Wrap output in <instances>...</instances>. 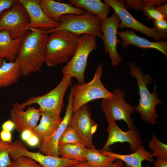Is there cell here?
<instances>
[{
    "label": "cell",
    "instance_id": "obj_5",
    "mask_svg": "<svg viewBox=\"0 0 167 167\" xmlns=\"http://www.w3.org/2000/svg\"><path fill=\"white\" fill-rule=\"evenodd\" d=\"M102 20L98 17L87 11L81 15H65L59 19L61 24L59 27L46 30L45 32L48 34L57 31L66 30L77 36L88 34L101 39L102 33L101 24Z\"/></svg>",
    "mask_w": 167,
    "mask_h": 167
},
{
    "label": "cell",
    "instance_id": "obj_40",
    "mask_svg": "<svg viewBox=\"0 0 167 167\" xmlns=\"http://www.w3.org/2000/svg\"><path fill=\"white\" fill-rule=\"evenodd\" d=\"M33 133V132L30 130H25L21 133V138L26 142L31 137Z\"/></svg>",
    "mask_w": 167,
    "mask_h": 167
},
{
    "label": "cell",
    "instance_id": "obj_24",
    "mask_svg": "<svg viewBox=\"0 0 167 167\" xmlns=\"http://www.w3.org/2000/svg\"><path fill=\"white\" fill-rule=\"evenodd\" d=\"M41 117L39 124L32 131L39 139L40 144L38 147L53 133L62 121L55 120L42 111Z\"/></svg>",
    "mask_w": 167,
    "mask_h": 167
},
{
    "label": "cell",
    "instance_id": "obj_6",
    "mask_svg": "<svg viewBox=\"0 0 167 167\" xmlns=\"http://www.w3.org/2000/svg\"><path fill=\"white\" fill-rule=\"evenodd\" d=\"M102 74V66L100 63L91 81L72 86L73 112L76 111L83 105L91 101L108 98L112 96V93L106 88L101 82V78Z\"/></svg>",
    "mask_w": 167,
    "mask_h": 167
},
{
    "label": "cell",
    "instance_id": "obj_22",
    "mask_svg": "<svg viewBox=\"0 0 167 167\" xmlns=\"http://www.w3.org/2000/svg\"><path fill=\"white\" fill-rule=\"evenodd\" d=\"M69 3L98 17L102 20L108 18L111 7L100 0H69Z\"/></svg>",
    "mask_w": 167,
    "mask_h": 167
},
{
    "label": "cell",
    "instance_id": "obj_30",
    "mask_svg": "<svg viewBox=\"0 0 167 167\" xmlns=\"http://www.w3.org/2000/svg\"><path fill=\"white\" fill-rule=\"evenodd\" d=\"M144 15L146 16L148 20H154L161 19H167L155 7L152 6H145L141 10Z\"/></svg>",
    "mask_w": 167,
    "mask_h": 167
},
{
    "label": "cell",
    "instance_id": "obj_32",
    "mask_svg": "<svg viewBox=\"0 0 167 167\" xmlns=\"http://www.w3.org/2000/svg\"><path fill=\"white\" fill-rule=\"evenodd\" d=\"M125 2L127 7L137 11H141L145 6L143 0H126Z\"/></svg>",
    "mask_w": 167,
    "mask_h": 167
},
{
    "label": "cell",
    "instance_id": "obj_21",
    "mask_svg": "<svg viewBox=\"0 0 167 167\" xmlns=\"http://www.w3.org/2000/svg\"><path fill=\"white\" fill-rule=\"evenodd\" d=\"M23 37L12 39L10 32L3 30L0 32V58L6 59L8 62L15 61L21 45Z\"/></svg>",
    "mask_w": 167,
    "mask_h": 167
},
{
    "label": "cell",
    "instance_id": "obj_16",
    "mask_svg": "<svg viewBox=\"0 0 167 167\" xmlns=\"http://www.w3.org/2000/svg\"><path fill=\"white\" fill-rule=\"evenodd\" d=\"M73 88L71 86L68 97V103L63 118L53 133L45 139L38 147L41 153L48 156H59L58 149L59 140L68 125L73 113L72 98Z\"/></svg>",
    "mask_w": 167,
    "mask_h": 167
},
{
    "label": "cell",
    "instance_id": "obj_35",
    "mask_svg": "<svg viewBox=\"0 0 167 167\" xmlns=\"http://www.w3.org/2000/svg\"><path fill=\"white\" fill-rule=\"evenodd\" d=\"M1 140L9 143H12V135L11 131L2 130L0 132Z\"/></svg>",
    "mask_w": 167,
    "mask_h": 167
},
{
    "label": "cell",
    "instance_id": "obj_29",
    "mask_svg": "<svg viewBox=\"0 0 167 167\" xmlns=\"http://www.w3.org/2000/svg\"><path fill=\"white\" fill-rule=\"evenodd\" d=\"M10 143L1 141L0 143V167H8L12 162L10 159Z\"/></svg>",
    "mask_w": 167,
    "mask_h": 167
},
{
    "label": "cell",
    "instance_id": "obj_27",
    "mask_svg": "<svg viewBox=\"0 0 167 167\" xmlns=\"http://www.w3.org/2000/svg\"><path fill=\"white\" fill-rule=\"evenodd\" d=\"M148 146L153 157L167 160V145L160 141L155 134L152 135Z\"/></svg>",
    "mask_w": 167,
    "mask_h": 167
},
{
    "label": "cell",
    "instance_id": "obj_8",
    "mask_svg": "<svg viewBox=\"0 0 167 167\" xmlns=\"http://www.w3.org/2000/svg\"><path fill=\"white\" fill-rule=\"evenodd\" d=\"M125 96L123 91L115 88L111 97L102 99L100 105L108 123L123 120L126 124L128 130H131L135 127L131 116L134 107L125 101Z\"/></svg>",
    "mask_w": 167,
    "mask_h": 167
},
{
    "label": "cell",
    "instance_id": "obj_20",
    "mask_svg": "<svg viewBox=\"0 0 167 167\" xmlns=\"http://www.w3.org/2000/svg\"><path fill=\"white\" fill-rule=\"evenodd\" d=\"M99 151L105 155L122 161L126 167H142L143 161H146L151 163L154 161L152 153L146 151L143 145L139 147L133 153L129 154H121L101 149Z\"/></svg>",
    "mask_w": 167,
    "mask_h": 167
},
{
    "label": "cell",
    "instance_id": "obj_38",
    "mask_svg": "<svg viewBox=\"0 0 167 167\" xmlns=\"http://www.w3.org/2000/svg\"><path fill=\"white\" fill-rule=\"evenodd\" d=\"M152 163L153 167H167V160L157 158Z\"/></svg>",
    "mask_w": 167,
    "mask_h": 167
},
{
    "label": "cell",
    "instance_id": "obj_25",
    "mask_svg": "<svg viewBox=\"0 0 167 167\" xmlns=\"http://www.w3.org/2000/svg\"><path fill=\"white\" fill-rule=\"evenodd\" d=\"M86 148L85 146L77 144H64L58 145V151L59 156L62 158L84 162L86 161Z\"/></svg>",
    "mask_w": 167,
    "mask_h": 167
},
{
    "label": "cell",
    "instance_id": "obj_45",
    "mask_svg": "<svg viewBox=\"0 0 167 167\" xmlns=\"http://www.w3.org/2000/svg\"><path fill=\"white\" fill-rule=\"evenodd\" d=\"M145 167H150L149 165L146 164Z\"/></svg>",
    "mask_w": 167,
    "mask_h": 167
},
{
    "label": "cell",
    "instance_id": "obj_13",
    "mask_svg": "<svg viewBox=\"0 0 167 167\" xmlns=\"http://www.w3.org/2000/svg\"><path fill=\"white\" fill-rule=\"evenodd\" d=\"M120 19L114 12L109 17L102 20L101 27L102 33V39L113 66H118L122 62V57L117 51V44L121 42L118 39L117 33Z\"/></svg>",
    "mask_w": 167,
    "mask_h": 167
},
{
    "label": "cell",
    "instance_id": "obj_37",
    "mask_svg": "<svg viewBox=\"0 0 167 167\" xmlns=\"http://www.w3.org/2000/svg\"><path fill=\"white\" fill-rule=\"evenodd\" d=\"M2 130L11 131L15 128L13 122L10 119L5 122L2 126Z\"/></svg>",
    "mask_w": 167,
    "mask_h": 167
},
{
    "label": "cell",
    "instance_id": "obj_12",
    "mask_svg": "<svg viewBox=\"0 0 167 167\" xmlns=\"http://www.w3.org/2000/svg\"><path fill=\"white\" fill-rule=\"evenodd\" d=\"M9 155L13 161L24 156L29 157L39 163L42 167H66L78 163L75 160L59 156L46 155L41 152L29 151L26 146L20 140L10 144Z\"/></svg>",
    "mask_w": 167,
    "mask_h": 167
},
{
    "label": "cell",
    "instance_id": "obj_43",
    "mask_svg": "<svg viewBox=\"0 0 167 167\" xmlns=\"http://www.w3.org/2000/svg\"><path fill=\"white\" fill-rule=\"evenodd\" d=\"M8 167H15V166L13 163V161H12L11 165Z\"/></svg>",
    "mask_w": 167,
    "mask_h": 167
},
{
    "label": "cell",
    "instance_id": "obj_11",
    "mask_svg": "<svg viewBox=\"0 0 167 167\" xmlns=\"http://www.w3.org/2000/svg\"><path fill=\"white\" fill-rule=\"evenodd\" d=\"M91 108L88 103L73 113L68 125L76 132L87 148L94 147L92 137L96 132L97 125L91 118Z\"/></svg>",
    "mask_w": 167,
    "mask_h": 167
},
{
    "label": "cell",
    "instance_id": "obj_14",
    "mask_svg": "<svg viewBox=\"0 0 167 167\" xmlns=\"http://www.w3.org/2000/svg\"><path fill=\"white\" fill-rule=\"evenodd\" d=\"M108 123L107 129L108 139L101 150L109 151V147L113 144L126 142L130 143L131 150L133 152L142 145V140L140 134L135 127L124 131L119 127L115 122L111 121Z\"/></svg>",
    "mask_w": 167,
    "mask_h": 167
},
{
    "label": "cell",
    "instance_id": "obj_39",
    "mask_svg": "<svg viewBox=\"0 0 167 167\" xmlns=\"http://www.w3.org/2000/svg\"><path fill=\"white\" fill-rule=\"evenodd\" d=\"M155 8L167 18V2L155 7Z\"/></svg>",
    "mask_w": 167,
    "mask_h": 167
},
{
    "label": "cell",
    "instance_id": "obj_42",
    "mask_svg": "<svg viewBox=\"0 0 167 167\" xmlns=\"http://www.w3.org/2000/svg\"><path fill=\"white\" fill-rule=\"evenodd\" d=\"M111 167H126V166L123 161L118 159L114 163Z\"/></svg>",
    "mask_w": 167,
    "mask_h": 167
},
{
    "label": "cell",
    "instance_id": "obj_44",
    "mask_svg": "<svg viewBox=\"0 0 167 167\" xmlns=\"http://www.w3.org/2000/svg\"><path fill=\"white\" fill-rule=\"evenodd\" d=\"M3 62V60L0 58V66L2 65Z\"/></svg>",
    "mask_w": 167,
    "mask_h": 167
},
{
    "label": "cell",
    "instance_id": "obj_46",
    "mask_svg": "<svg viewBox=\"0 0 167 167\" xmlns=\"http://www.w3.org/2000/svg\"><path fill=\"white\" fill-rule=\"evenodd\" d=\"M1 137H0V143L1 141Z\"/></svg>",
    "mask_w": 167,
    "mask_h": 167
},
{
    "label": "cell",
    "instance_id": "obj_33",
    "mask_svg": "<svg viewBox=\"0 0 167 167\" xmlns=\"http://www.w3.org/2000/svg\"><path fill=\"white\" fill-rule=\"evenodd\" d=\"M17 0H0V17L1 14L4 11L9 10L16 2Z\"/></svg>",
    "mask_w": 167,
    "mask_h": 167
},
{
    "label": "cell",
    "instance_id": "obj_10",
    "mask_svg": "<svg viewBox=\"0 0 167 167\" xmlns=\"http://www.w3.org/2000/svg\"><path fill=\"white\" fill-rule=\"evenodd\" d=\"M29 23V17L25 9L17 0L11 8L1 15L0 32L9 31L13 39L23 37L28 32L27 28Z\"/></svg>",
    "mask_w": 167,
    "mask_h": 167
},
{
    "label": "cell",
    "instance_id": "obj_17",
    "mask_svg": "<svg viewBox=\"0 0 167 167\" xmlns=\"http://www.w3.org/2000/svg\"><path fill=\"white\" fill-rule=\"evenodd\" d=\"M118 35L121 39V45L124 49L129 45H133L143 49H157L167 57V41L162 40L152 42L138 36L134 30H125L118 31Z\"/></svg>",
    "mask_w": 167,
    "mask_h": 167
},
{
    "label": "cell",
    "instance_id": "obj_26",
    "mask_svg": "<svg viewBox=\"0 0 167 167\" xmlns=\"http://www.w3.org/2000/svg\"><path fill=\"white\" fill-rule=\"evenodd\" d=\"M86 161L92 167H111L117 159L105 155L97 150L95 146L86 148Z\"/></svg>",
    "mask_w": 167,
    "mask_h": 167
},
{
    "label": "cell",
    "instance_id": "obj_1",
    "mask_svg": "<svg viewBox=\"0 0 167 167\" xmlns=\"http://www.w3.org/2000/svg\"><path fill=\"white\" fill-rule=\"evenodd\" d=\"M27 29L16 58L23 76L40 71L45 62L48 36L42 29Z\"/></svg>",
    "mask_w": 167,
    "mask_h": 167
},
{
    "label": "cell",
    "instance_id": "obj_3",
    "mask_svg": "<svg viewBox=\"0 0 167 167\" xmlns=\"http://www.w3.org/2000/svg\"><path fill=\"white\" fill-rule=\"evenodd\" d=\"M81 36L66 30L54 32L48 36L44 63L55 67L67 63L73 57L80 43Z\"/></svg>",
    "mask_w": 167,
    "mask_h": 167
},
{
    "label": "cell",
    "instance_id": "obj_31",
    "mask_svg": "<svg viewBox=\"0 0 167 167\" xmlns=\"http://www.w3.org/2000/svg\"><path fill=\"white\" fill-rule=\"evenodd\" d=\"M12 161L15 167H42L32 159L26 156L20 157Z\"/></svg>",
    "mask_w": 167,
    "mask_h": 167
},
{
    "label": "cell",
    "instance_id": "obj_34",
    "mask_svg": "<svg viewBox=\"0 0 167 167\" xmlns=\"http://www.w3.org/2000/svg\"><path fill=\"white\" fill-rule=\"evenodd\" d=\"M153 21L154 28L160 31L167 32V20H156Z\"/></svg>",
    "mask_w": 167,
    "mask_h": 167
},
{
    "label": "cell",
    "instance_id": "obj_28",
    "mask_svg": "<svg viewBox=\"0 0 167 167\" xmlns=\"http://www.w3.org/2000/svg\"><path fill=\"white\" fill-rule=\"evenodd\" d=\"M64 144H75L85 147L84 143L75 131L68 125L62 133L58 142V145Z\"/></svg>",
    "mask_w": 167,
    "mask_h": 167
},
{
    "label": "cell",
    "instance_id": "obj_4",
    "mask_svg": "<svg viewBox=\"0 0 167 167\" xmlns=\"http://www.w3.org/2000/svg\"><path fill=\"white\" fill-rule=\"evenodd\" d=\"M72 79L63 75L58 85L47 93L31 97L22 103H14L12 108L23 110L27 106L36 104L42 111L55 120L62 121L60 114L64 106V97L67 89L72 84Z\"/></svg>",
    "mask_w": 167,
    "mask_h": 167
},
{
    "label": "cell",
    "instance_id": "obj_15",
    "mask_svg": "<svg viewBox=\"0 0 167 167\" xmlns=\"http://www.w3.org/2000/svg\"><path fill=\"white\" fill-rule=\"evenodd\" d=\"M25 9L29 17L27 29L34 28L45 31L59 27L61 24L48 17L41 8L40 0H19Z\"/></svg>",
    "mask_w": 167,
    "mask_h": 167
},
{
    "label": "cell",
    "instance_id": "obj_7",
    "mask_svg": "<svg viewBox=\"0 0 167 167\" xmlns=\"http://www.w3.org/2000/svg\"><path fill=\"white\" fill-rule=\"evenodd\" d=\"M96 36L91 34L81 36L80 43L75 54L62 69L63 76L75 78L78 84L85 83L84 74L90 54L96 49Z\"/></svg>",
    "mask_w": 167,
    "mask_h": 167
},
{
    "label": "cell",
    "instance_id": "obj_41",
    "mask_svg": "<svg viewBox=\"0 0 167 167\" xmlns=\"http://www.w3.org/2000/svg\"><path fill=\"white\" fill-rule=\"evenodd\" d=\"M66 167H92L90 165L87 161L79 162Z\"/></svg>",
    "mask_w": 167,
    "mask_h": 167
},
{
    "label": "cell",
    "instance_id": "obj_9",
    "mask_svg": "<svg viewBox=\"0 0 167 167\" xmlns=\"http://www.w3.org/2000/svg\"><path fill=\"white\" fill-rule=\"evenodd\" d=\"M119 17L120 23L118 28H129L139 32L156 41L165 39L167 32L160 31L155 28H150L139 22L131 14L126 8L125 1L122 0H104Z\"/></svg>",
    "mask_w": 167,
    "mask_h": 167
},
{
    "label": "cell",
    "instance_id": "obj_23",
    "mask_svg": "<svg viewBox=\"0 0 167 167\" xmlns=\"http://www.w3.org/2000/svg\"><path fill=\"white\" fill-rule=\"evenodd\" d=\"M22 76V75L16 59L13 62L3 61L0 66V89L16 83Z\"/></svg>",
    "mask_w": 167,
    "mask_h": 167
},
{
    "label": "cell",
    "instance_id": "obj_18",
    "mask_svg": "<svg viewBox=\"0 0 167 167\" xmlns=\"http://www.w3.org/2000/svg\"><path fill=\"white\" fill-rule=\"evenodd\" d=\"M41 112L39 108L33 106L28 107L25 111L12 108L10 112V119L18 132L21 133L27 130L32 132L37 125Z\"/></svg>",
    "mask_w": 167,
    "mask_h": 167
},
{
    "label": "cell",
    "instance_id": "obj_2",
    "mask_svg": "<svg viewBox=\"0 0 167 167\" xmlns=\"http://www.w3.org/2000/svg\"><path fill=\"white\" fill-rule=\"evenodd\" d=\"M128 65L131 76L137 80L139 96L138 104L134 107L135 110L139 114L143 121L151 124H155L158 117L156 107L162 102L161 99L158 98L156 86L155 85L153 92H150L147 85L153 81L151 76L144 73L135 63L129 62Z\"/></svg>",
    "mask_w": 167,
    "mask_h": 167
},
{
    "label": "cell",
    "instance_id": "obj_36",
    "mask_svg": "<svg viewBox=\"0 0 167 167\" xmlns=\"http://www.w3.org/2000/svg\"><path fill=\"white\" fill-rule=\"evenodd\" d=\"M26 142L32 147L38 146L40 144V140L33 133Z\"/></svg>",
    "mask_w": 167,
    "mask_h": 167
},
{
    "label": "cell",
    "instance_id": "obj_19",
    "mask_svg": "<svg viewBox=\"0 0 167 167\" xmlns=\"http://www.w3.org/2000/svg\"><path fill=\"white\" fill-rule=\"evenodd\" d=\"M40 4L47 16L51 19L59 22L61 16L68 14L81 15L85 11L75 7L69 3H62L53 0H40Z\"/></svg>",
    "mask_w": 167,
    "mask_h": 167
}]
</instances>
